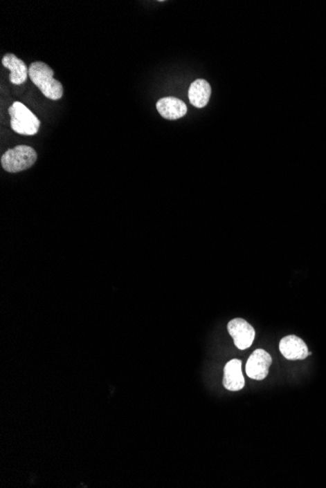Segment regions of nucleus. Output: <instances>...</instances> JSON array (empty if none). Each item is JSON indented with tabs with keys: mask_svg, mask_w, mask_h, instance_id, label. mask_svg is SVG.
Instances as JSON below:
<instances>
[{
	"mask_svg": "<svg viewBox=\"0 0 326 488\" xmlns=\"http://www.w3.org/2000/svg\"><path fill=\"white\" fill-rule=\"evenodd\" d=\"M28 75L33 84L42 94L52 101H58L63 97V85L60 81L54 79V71L42 62H35L28 68Z\"/></svg>",
	"mask_w": 326,
	"mask_h": 488,
	"instance_id": "obj_1",
	"label": "nucleus"
},
{
	"mask_svg": "<svg viewBox=\"0 0 326 488\" xmlns=\"http://www.w3.org/2000/svg\"><path fill=\"white\" fill-rule=\"evenodd\" d=\"M37 159V151L28 145H17L1 157V166L6 172L19 173L30 169Z\"/></svg>",
	"mask_w": 326,
	"mask_h": 488,
	"instance_id": "obj_2",
	"label": "nucleus"
},
{
	"mask_svg": "<svg viewBox=\"0 0 326 488\" xmlns=\"http://www.w3.org/2000/svg\"><path fill=\"white\" fill-rule=\"evenodd\" d=\"M8 113L11 116V128L14 132L24 135L37 134L40 127L39 119L22 102H14Z\"/></svg>",
	"mask_w": 326,
	"mask_h": 488,
	"instance_id": "obj_3",
	"label": "nucleus"
},
{
	"mask_svg": "<svg viewBox=\"0 0 326 488\" xmlns=\"http://www.w3.org/2000/svg\"><path fill=\"white\" fill-rule=\"evenodd\" d=\"M228 332L239 350L249 348L255 338V330L242 318L234 319L228 323Z\"/></svg>",
	"mask_w": 326,
	"mask_h": 488,
	"instance_id": "obj_4",
	"label": "nucleus"
},
{
	"mask_svg": "<svg viewBox=\"0 0 326 488\" xmlns=\"http://www.w3.org/2000/svg\"><path fill=\"white\" fill-rule=\"evenodd\" d=\"M272 363V357L268 352L263 349H257L247 361L246 375L251 379H265L269 375V370Z\"/></svg>",
	"mask_w": 326,
	"mask_h": 488,
	"instance_id": "obj_5",
	"label": "nucleus"
},
{
	"mask_svg": "<svg viewBox=\"0 0 326 488\" xmlns=\"http://www.w3.org/2000/svg\"><path fill=\"white\" fill-rule=\"evenodd\" d=\"M280 351L285 359L290 361L304 359L311 355L303 339L296 335L283 337L280 342Z\"/></svg>",
	"mask_w": 326,
	"mask_h": 488,
	"instance_id": "obj_6",
	"label": "nucleus"
},
{
	"mask_svg": "<svg viewBox=\"0 0 326 488\" xmlns=\"http://www.w3.org/2000/svg\"><path fill=\"white\" fill-rule=\"evenodd\" d=\"M245 381L242 371V361L232 359L224 368L223 385L230 391H239L244 387Z\"/></svg>",
	"mask_w": 326,
	"mask_h": 488,
	"instance_id": "obj_7",
	"label": "nucleus"
},
{
	"mask_svg": "<svg viewBox=\"0 0 326 488\" xmlns=\"http://www.w3.org/2000/svg\"><path fill=\"white\" fill-rule=\"evenodd\" d=\"M156 109L163 118L177 120L187 114L188 108L184 102L174 97H166L156 102Z\"/></svg>",
	"mask_w": 326,
	"mask_h": 488,
	"instance_id": "obj_8",
	"label": "nucleus"
},
{
	"mask_svg": "<svg viewBox=\"0 0 326 488\" xmlns=\"http://www.w3.org/2000/svg\"><path fill=\"white\" fill-rule=\"evenodd\" d=\"M2 65L11 71L9 79L14 85H22L28 76L27 65L14 54H6L2 58Z\"/></svg>",
	"mask_w": 326,
	"mask_h": 488,
	"instance_id": "obj_9",
	"label": "nucleus"
},
{
	"mask_svg": "<svg viewBox=\"0 0 326 488\" xmlns=\"http://www.w3.org/2000/svg\"><path fill=\"white\" fill-rule=\"evenodd\" d=\"M211 97V86L206 80L197 79L190 84L189 100L192 106L197 109L206 106Z\"/></svg>",
	"mask_w": 326,
	"mask_h": 488,
	"instance_id": "obj_10",
	"label": "nucleus"
}]
</instances>
